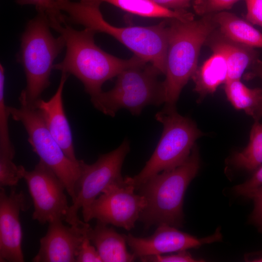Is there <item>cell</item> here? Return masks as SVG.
<instances>
[{
	"mask_svg": "<svg viewBox=\"0 0 262 262\" xmlns=\"http://www.w3.org/2000/svg\"><path fill=\"white\" fill-rule=\"evenodd\" d=\"M55 0L60 10L66 14V21L111 35L134 55L153 65L162 74H165L169 19L152 26L118 27L105 20L99 1Z\"/></svg>",
	"mask_w": 262,
	"mask_h": 262,
	"instance_id": "obj_1",
	"label": "cell"
},
{
	"mask_svg": "<svg viewBox=\"0 0 262 262\" xmlns=\"http://www.w3.org/2000/svg\"><path fill=\"white\" fill-rule=\"evenodd\" d=\"M56 32L64 37L66 50L63 60L54 64L53 69L75 76L90 97L101 92L104 82L123 70L147 63L135 55L122 59L104 51L96 44L97 33L91 29L79 31L65 23Z\"/></svg>",
	"mask_w": 262,
	"mask_h": 262,
	"instance_id": "obj_2",
	"label": "cell"
},
{
	"mask_svg": "<svg viewBox=\"0 0 262 262\" xmlns=\"http://www.w3.org/2000/svg\"><path fill=\"white\" fill-rule=\"evenodd\" d=\"M217 27L213 15L198 20L168 19L165 80V106L175 107L180 93L197 67L200 50Z\"/></svg>",
	"mask_w": 262,
	"mask_h": 262,
	"instance_id": "obj_3",
	"label": "cell"
},
{
	"mask_svg": "<svg viewBox=\"0 0 262 262\" xmlns=\"http://www.w3.org/2000/svg\"><path fill=\"white\" fill-rule=\"evenodd\" d=\"M199 166L198 150L195 145L182 164L152 177L139 187L146 203L139 220L146 228L163 224L177 228L182 226L184 196Z\"/></svg>",
	"mask_w": 262,
	"mask_h": 262,
	"instance_id": "obj_4",
	"label": "cell"
},
{
	"mask_svg": "<svg viewBox=\"0 0 262 262\" xmlns=\"http://www.w3.org/2000/svg\"><path fill=\"white\" fill-rule=\"evenodd\" d=\"M50 28L47 16L37 12L27 24L21 37L17 60L23 67L27 84L19 98L31 106L49 85L53 62L66 47L64 37H55Z\"/></svg>",
	"mask_w": 262,
	"mask_h": 262,
	"instance_id": "obj_5",
	"label": "cell"
},
{
	"mask_svg": "<svg viewBox=\"0 0 262 262\" xmlns=\"http://www.w3.org/2000/svg\"><path fill=\"white\" fill-rule=\"evenodd\" d=\"M155 118L164 129L155 150L138 174L125 178L135 190L152 177L182 164L196 140L203 135L191 119L178 113L175 107L164 106L156 114Z\"/></svg>",
	"mask_w": 262,
	"mask_h": 262,
	"instance_id": "obj_6",
	"label": "cell"
},
{
	"mask_svg": "<svg viewBox=\"0 0 262 262\" xmlns=\"http://www.w3.org/2000/svg\"><path fill=\"white\" fill-rule=\"evenodd\" d=\"M161 72L151 64L145 63L127 68L116 77L111 90L91 97L94 107L106 115L114 117L121 109L139 115L147 105L159 106L164 103Z\"/></svg>",
	"mask_w": 262,
	"mask_h": 262,
	"instance_id": "obj_7",
	"label": "cell"
},
{
	"mask_svg": "<svg viewBox=\"0 0 262 262\" xmlns=\"http://www.w3.org/2000/svg\"><path fill=\"white\" fill-rule=\"evenodd\" d=\"M19 101V107L9 106L10 116L23 125L33 151L62 181L73 202L81 175V160L70 159L51 135L38 110L22 99Z\"/></svg>",
	"mask_w": 262,
	"mask_h": 262,
	"instance_id": "obj_8",
	"label": "cell"
},
{
	"mask_svg": "<svg viewBox=\"0 0 262 262\" xmlns=\"http://www.w3.org/2000/svg\"><path fill=\"white\" fill-rule=\"evenodd\" d=\"M130 146V142L125 139L117 148L99 155L93 164H87L81 160V175L77 184L76 198L69 206L65 220L69 225L85 224L86 222L78 216L79 210H85L108 186L125 182L121 168Z\"/></svg>",
	"mask_w": 262,
	"mask_h": 262,
	"instance_id": "obj_9",
	"label": "cell"
},
{
	"mask_svg": "<svg viewBox=\"0 0 262 262\" xmlns=\"http://www.w3.org/2000/svg\"><path fill=\"white\" fill-rule=\"evenodd\" d=\"M135 190L134 186L125 180L123 183L108 186L82 211L83 221L88 223L96 219L127 230L131 229L146 204L144 197L135 194Z\"/></svg>",
	"mask_w": 262,
	"mask_h": 262,
	"instance_id": "obj_10",
	"label": "cell"
},
{
	"mask_svg": "<svg viewBox=\"0 0 262 262\" xmlns=\"http://www.w3.org/2000/svg\"><path fill=\"white\" fill-rule=\"evenodd\" d=\"M23 179L33 200V219L42 224L65 221L70 206L65 186L54 172L39 160L32 170H25Z\"/></svg>",
	"mask_w": 262,
	"mask_h": 262,
	"instance_id": "obj_11",
	"label": "cell"
},
{
	"mask_svg": "<svg viewBox=\"0 0 262 262\" xmlns=\"http://www.w3.org/2000/svg\"><path fill=\"white\" fill-rule=\"evenodd\" d=\"M125 235L127 244L136 258H142L196 248L222 239L220 228L208 237L197 238L166 224H160L154 233L147 237Z\"/></svg>",
	"mask_w": 262,
	"mask_h": 262,
	"instance_id": "obj_12",
	"label": "cell"
},
{
	"mask_svg": "<svg viewBox=\"0 0 262 262\" xmlns=\"http://www.w3.org/2000/svg\"><path fill=\"white\" fill-rule=\"evenodd\" d=\"M28 208L23 191L17 192L14 187L8 194L4 187H0V262H24L19 214Z\"/></svg>",
	"mask_w": 262,
	"mask_h": 262,
	"instance_id": "obj_13",
	"label": "cell"
},
{
	"mask_svg": "<svg viewBox=\"0 0 262 262\" xmlns=\"http://www.w3.org/2000/svg\"><path fill=\"white\" fill-rule=\"evenodd\" d=\"M63 222L55 220L48 223V230L40 240V248L33 262H76L79 249L90 226L88 223L67 226Z\"/></svg>",
	"mask_w": 262,
	"mask_h": 262,
	"instance_id": "obj_14",
	"label": "cell"
},
{
	"mask_svg": "<svg viewBox=\"0 0 262 262\" xmlns=\"http://www.w3.org/2000/svg\"><path fill=\"white\" fill-rule=\"evenodd\" d=\"M69 74L62 72L58 88L48 100H37L33 106L39 112L52 136L71 160L77 162L71 130L64 108L63 91Z\"/></svg>",
	"mask_w": 262,
	"mask_h": 262,
	"instance_id": "obj_15",
	"label": "cell"
},
{
	"mask_svg": "<svg viewBox=\"0 0 262 262\" xmlns=\"http://www.w3.org/2000/svg\"><path fill=\"white\" fill-rule=\"evenodd\" d=\"M210 35L206 41L213 52L222 54L228 66L227 80L240 79L245 69L257 60L254 48L233 41L220 32ZM226 81V82H227Z\"/></svg>",
	"mask_w": 262,
	"mask_h": 262,
	"instance_id": "obj_16",
	"label": "cell"
},
{
	"mask_svg": "<svg viewBox=\"0 0 262 262\" xmlns=\"http://www.w3.org/2000/svg\"><path fill=\"white\" fill-rule=\"evenodd\" d=\"M103 262H131L136 257L127 249L125 235L120 234L108 224L97 220L87 232Z\"/></svg>",
	"mask_w": 262,
	"mask_h": 262,
	"instance_id": "obj_17",
	"label": "cell"
},
{
	"mask_svg": "<svg viewBox=\"0 0 262 262\" xmlns=\"http://www.w3.org/2000/svg\"><path fill=\"white\" fill-rule=\"evenodd\" d=\"M219 32L228 39L252 48H262V33L246 20L226 11L213 14Z\"/></svg>",
	"mask_w": 262,
	"mask_h": 262,
	"instance_id": "obj_18",
	"label": "cell"
},
{
	"mask_svg": "<svg viewBox=\"0 0 262 262\" xmlns=\"http://www.w3.org/2000/svg\"><path fill=\"white\" fill-rule=\"evenodd\" d=\"M228 66L224 56L220 53L213 54L201 67L197 68L192 76L195 83V91L202 98L215 92L228 78Z\"/></svg>",
	"mask_w": 262,
	"mask_h": 262,
	"instance_id": "obj_19",
	"label": "cell"
},
{
	"mask_svg": "<svg viewBox=\"0 0 262 262\" xmlns=\"http://www.w3.org/2000/svg\"><path fill=\"white\" fill-rule=\"evenodd\" d=\"M105 2L131 14L149 18L194 19V15L186 10H172L164 7L153 0H93Z\"/></svg>",
	"mask_w": 262,
	"mask_h": 262,
	"instance_id": "obj_20",
	"label": "cell"
},
{
	"mask_svg": "<svg viewBox=\"0 0 262 262\" xmlns=\"http://www.w3.org/2000/svg\"><path fill=\"white\" fill-rule=\"evenodd\" d=\"M225 91L228 100L237 109L244 110L256 120L262 116V89L249 88L240 79L225 83Z\"/></svg>",
	"mask_w": 262,
	"mask_h": 262,
	"instance_id": "obj_21",
	"label": "cell"
},
{
	"mask_svg": "<svg viewBox=\"0 0 262 262\" xmlns=\"http://www.w3.org/2000/svg\"><path fill=\"white\" fill-rule=\"evenodd\" d=\"M232 162L237 167L247 170H254L262 164V124L258 120L252 127L248 145L233 156Z\"/></svg>",
	"mask_w": 262,
	"mask_h": 262,
	"instance_id": "obj_22",
	"label": "cell"
},
{
	"mask_svg": "<svg viewBox=\"0 0 262 262\" xmlns=\"http://www.w3.org/2000/svg\"><path fill=\"white\" fill-rule=\"evenodd\" d=\"M3 66L0 65V154L15 156V150L10 139L8 117L10 115L9 106L4 98L5 74Z\"/></svg>",
	"mask_w": 262,
	"mask_h": 262,
	"instance_id": "obj_23",
	"label": "cell"
},
{
	"mask_svg": "<svg viewBox=\"0 0 262 262\" xmlns=\"http://www.w3.org/2000/svg\"><path fill=\"white\" fill-rule=\"evenodd\" d=\"M20 5H33L37 12L44 13L50 27L55 31L66 23V15L59 8L55 0H16Z\"/></svg>",
	"mask_w": 262,
	"mask_h": 262,
	"instance_id": "obj_24",
	"label": "cell"
},
{
	"mask_svg": "<svg viewBox=\"0 0 262 262\" xmlns=\"http://www.w3.org/2000/svg\"><path fill=\"white\" fill-rule=\"evenodd\" d=\"M14 158L10 155L0 154V187H14L23 178L26 169L22 165H16Z\"/></svg>",
	"mask_w": 262,
	"mask_h": 262,
	"instance_id": "obj_25",
	"label": "cell"
},
{
	"mask_svg": "<svg viewBox=\"0 0 262 262\" xmlns=\"http://www.w3.org/2000/svg\"><path fill=\"white\" fill-rule=\"evenodd\" d=\"M240 0H195L193 8L201 15H207L224 11L232 7Z\"/></svg>",
	"mask_w": 262,
	"mask_h": 262,
	"instance_id": "obj_26",
	"label": "cell"
},
{
	"mask_svg": "<svg viewBox=\"0 0 262 262\" xmlns=\"http://www.w3.org/2000/svg\"><path fill=\"white\" fill-rule=\"evenodd\" d=\"M76 262H102L97 248L92 245L87 234L79 249Z\"/></svg>",
	"mask_w": 262,
	"mask_h": 262,
	"instance_id": "obj_27",
	"label": "cell"
},
{
	"mask_svg": "<svg viewBox=\"0 0 262 262\" xmlns=\"http://www.w3.org/2000/svg\"><path fill=\"white\" fill-rule=\"evenodd\" d=\"M245 196L254 201V208L252 214V220L262 232V185L250 191Z\"/></svg>",
	"mask_w": 262,
	"mask_h": 262,
	"instance_id": "obj_28",
	"label": "cell"
},
{
	"mask_svg": "<svg viewBox=\"0 0 262 262\" xmlns=\"http://www.w3.org/2000/svg\"><path fill=\"white\" fill-rule=\"evenodd\" d=\"M142 262H199L186 250L170 255H158L140 259Z\"/></svg>",
	"mask_w": 262,
	"mask_h": 262,
	"instance_id": "obj_29",
	"label": "cell"
},
{
	"mask_svg": "<svg viewBox=\"0 0 262 262\" xmlns=\"http://www.w3.org/2000/svg\"><path fill=\"white\" fill-rule=\"evenodd\" d=\"M246 20L262 27V0H246Z\"/></svg>",
	"mask_w": 262,
	"mask_h": 262,
	"instance_id": "obj_30",
	"label": "cell"
},
{
	"mask_svg": "<svg viewBox=\"0 0 262 262\" xmlns=\"http://www.w3.org/2000/svg\"><path fill=\"white\" fill-rule=\"evenodd\" d=\"M262 185V166L249 180L239 185L235 186L233 189L237 195L245 196L252 190Z\"/></svg>",
	"mask_w": 262,
	"mask_h": 262,
	"instance_id": "obj_31",
	"label": "cell"
},
{
	"mask_svg": "<svg viewBox=\"0 0 262 262\" xmlns=\"http://www.w3.org/2000/svg\"><path fill=\"white\" fill-rule=\"evenodd\" d=\"M160 5L172 10H185L192 0H153Z\"/></svg>",
	"mask_w": 262,
	"mask_h": 262,
	"instance_id": "obj_32",
	"label": "cell"
},
{
	"mask_svg": "<svg viewBox=\"0 0 262 262\" xmlns=\"http://www.w3.org/2000/svg\"><path fill=\"white\" fill-rule=\"evenodd\" d=\"M253 68L252 75L260 77L262 80V62H257Z\"/></svg>",
	"mask_w": 262,
	"mask_h": 262,
	"instance_id": "obj_33",
	"label": "cell"
},
{
	"mask_svg": "<svg viewBox=\"0 0 262 262\" xmlns=\"http://www.w3.org/2000/svg\"><path fill=\"white\" fill-rule=\"evenodd\" d=\"M252 262H262V254L251 260Z\"/></svg>",
	"mask_w": 262,
	"mask_h": 262,
	"instance_id": "obj_34",
	"label": "cell"
}]
</instances>
